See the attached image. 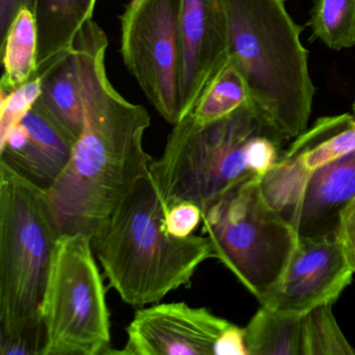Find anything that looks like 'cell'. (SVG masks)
I'll list each match as a JSON object with an SVG mask.
<instances>
[{"instance_id":"cell-2","label":"cell","mask_w":355,"mask_h":355,"mask_svg":"<svg viewBox=\"0 0 355 355\" xmlns=\"http://www.w3.org/2000/svg\"><path fill=\"white\" fill-rule=\"evenodd\" d=\"M288 141L251 101L232 115L199 124L192 115L173 126L151 178L168 209L190 202L202 217L226 193L261 180Z\"/></svg>"},{"instance_id":"cell-14","label":"cell","mask_w":355,"mask_h":355,"mask_svg":"<svg viewBox=\"0 0 355 355\" xmlns=\"http://www.w3.org/2000/svg\"><path fill=\"white\" fill-rule=\"evenodd\" d=\"M355 196V150L317 170L284 218L300 238L336 236L340 211Z\"/></svg>"},{"instance_id":"cell-7","label":"cell","mask_w":355,"mask_h":355,"mask_svg":"<svg viewBox=\"0 0 355 355\" xmlns=\"http://www.w3.org/2000/svg\"><path fill=\"white\" fill-rule=\"evenodd\" d=\"M41 317L43 355L111 354L109 306L89 234H60Z\"/></svg>"},{"instance_id":"cell-23","label":"cell","mask_w":355,"mask_h":355,"mask_svg":"<svg viewBox=\"0 0 355 355\" xmlns=\"http://www.w3.org/2000/svg\"><path fill=\"white\" fill-rule=\"evenodd\" d=\"M202 220V211L197 205L180 202L168 209L165 216V227L172 236L178 238L191 236Z\"/></svg>"},{"instance_id":"cell-6","label":"cell","mask_w":355,"mask_h":355,"mask_svg":"<svg viewBox=\"0 0 355 355\" xmlns=\"http://www.w3.org/2000/svg\"><path fill=\"white\" fill-rule=\"evenodd\" d=\"M202 223L215 259L261 303L279 282L298 241L290 222L268 200L261 180L226 193Z\"/></svg>"},{"instance_id":"cell-16","label":"cell","mask_w":355,"mask_h":355,"mask_svg":"<svg viewBox=\"0 0 355 355\" xmlns=\"http://www.w3.org/2000/svg\"><path fill=\"white\" fill-rule=\"evenodd\" d=\"M97 0H33L38 28V68L73 49L76 37L93 19Z\"/></svg>"},{"instance_id":"cell-1","label":"cell","mask_w":355,"mask_h":355,"mask_svg":"<svg viewBox=\"0 0 355 355\" xmlns=\"http://www.w3.org/2000/svg\"><path fill=\"white\" fill-rule=\"evenodd\" d=\"M109 40L91 19L80 31L73 49L82 83L84 125L71 159L47 191L62 234L92 236L98 226L150 178L153 159L144 148L150 115L124 98L105 68Z\"/></svg>"},{"instance_id":"cell-25","label":"cell","mask_w":355,"mask_h":355,"mask_svg":"<svg viewBox=\"0 0 355 355\" xmlns=\"http://www.w3.org/2000/svg\"><path fill=\"white\" fill-rule=\"evenodd\" d=\"M33 0H0V37L1 41L9 31L10 26L18 12L24 7L32 9Z\"/></svg>"},{"instance_id":"cell-3","label":"cell","mask_w":355,"mask_h":355,"mask_svg":"<svg viewBox=\"0 0 355 355\" xmlns=\"http://www.w3.org/2000/svg\"><path fill=\"white\" fill-rule=\"evenodd\" d=\"M167 211L150 176L91 236L110 286L130 306H148L189 288L199 266L215 259L207 236L170 234L165 227Z\"/></svg>"},{"instance_id":"cell-12","label":"cell","mask_w":355,"mask_h":355,"mask_svg":"<svg viewBox=\"0 0 355 355\" xmlns=\"http://www.w3.org/2000/svg\"><path fill=\"white\" fill-rule=\"evenodd\" d=\"M355 150V112L319 118L294 139L261 180L272 207L286 215L317 170Z\"/></svg>"},{"instance_id":"cell-18","label":"cell","mask_w":355,"mask_h":355,"mask_svg":"<svg viewBox=\"0 0 355 355\" xmlns=\"http://www.w3.org/2000/svg\"><path fill=\"white\" fill-rule=\"evenodd\" d=\"M302 315L261 305L244 328L248 355H301Z\"/></svg>"},{"instance_id":"cell-9","label":"cell","mask_w":355,"mask_h":355,"mask_svg":"<svg viewBox=\"0 0 355 355\" xmlns=\"http://www.w3.org/2000/svg\"><path fill=\"white\" fill-rule=\"evenodd\" d=\"M234 324L207 307L186 302L140 307L126 328V355H216L218 345Z\"/></svg>"},{"instance_id":"cell-19","label":"cell","mask_w":355,"mask_h":355,"mask_svg":"<svg viewBox=\"0 0 355 355\" xmlns=\"http://www.w3.org/2000/svg\"><path fill=\"white\" fill-rule=\"evenodd\" d=\"M250 101L248 85L240 68L230 59L201 96L192 117L199 124L223 119Z\"/></svg>"},{"instance_id":"cell-13","label":"cell","mask_w":355,"mask_h":355,"mask_svg":"<svg viewBox=\"0 0 355 355\" xmlns=\"http://www.w3.org/2000/svg\"><path fill=\"white\" fill-rule=\"evenodd\" d=\"M74 143L38 101L0 139V163L47 192L67 167Z\"/></svg>"},{"instance_id":"cell-5","label":"cell","mask_w":355,"mask_h":355,"mask_svg":"<svg viewBox=\"0 0 355 355\" xmlns=\"http://www.w3.org/2000/svg\"><path fill=\"white\" fill-rule=\"evenodd\" d=\"M230 59L248 85L250 101L288 140L307 130L315 89L303 28L286 0H222Z\"/></svg>"},{"instance_id":"cell-17","label":"cell","mask_w":355,"mask_h":355,"mask_svg":"<svg viewBox=\"0 0 355 355\" xmlns=\"http://www.w3.org/2000/svg\"><path fill=\"white\" fill-rule=\"evenodd\" d=\"M3 73L0 91L11 92L38 71V28L32 9L22 8L1 41Z\"/></svg>"},{"instance_id":"cell-26","label":"cell","mask_w":355,"mask_h":355,"mask_svg":"<svg viewBox=\"0 0 355 355\" xmlns=\"http://www.w3.org/2000/svg\"><path fill=\"white\" fill-rule=\"evenodd\" d=\"M353 112H355V101L354 103H353Z\"/></svg>"},{"instance_id":"cell-10","label":"cell","mask_w":355,"mask_h":355,"mask_svg":"<svg viewBox=\"0 0 355 355\" xmlns=\"http://www.w3.org/2000/svg\"><path fill=\"white\" fill-rule=\"evenodd\" d=\"M353 274L336 234L298 236L282 278L261 304L282 313L304 315L319 305L336 302L352 282Z\"/></svg>"},{"instance_id":"cell-24","label":"cell","mask_w":355,"mask_h":355,"mask_svg":"<svg viewBox=\"0 0 355 355\" xmlns=\"http://www.w3.org/2000/svg\"><path fill=\"white\" fill-rule=\"evenodd\" d=\"M336 236L342 244L347 261L355 273V196L340 211Z\"/></svg>"},{"instance_id":"cell-15","label":"cell","mask_w":355,"mask_h":355,"mask_svg":"<svg viewBox=\"0 0 355 355\" xmlns=\"http://www.w3.org/2000/svg\"><path fill=\"white\" fill-rule=\"evenodd\" d=\"M42 103L49 115L78 140L84 125L82 83L76 51H66L38 68Z\"/></svg>"},{"instance_id":"cell-21","label":"cell","mask_w":355,"mask_h":355,"mask_svg":"<svg viewBox=\"0 0 355 355\" xmlns=\"http://www.w3.org/2000/svg\"><path fill=\"white\" fill-rule=\"evenodd\" d=\"M332 304L319 305L302 315L301 355L355 354L334 318Z\"/></svg>"},{"instance_id":"cell-4","label":"cell","mask_w":355,"mask_h":355,"mask_svg":"<svg viewBox=\"0 0 355 355\" xmlns=\"http://www.w3.org/2000/svg\"><path fill=\"white\" fill-rule=\"evenodd\" d=\"M46 191L0 163V354L43 355V297L61 234Z\"/></svg>"},{"instance_id":"cell-22","label":"cell","mask_w":355,"mask_h":355,"mask_svg":"<svg viewBox=\"0 0 355 355\" xmlns=\"http://www.w3.org/2000/svg\"><path fill=\"white\" fill-rule=\"evenodd\" d=\"M41 96V74L11 92L0 91V139L22 121Z\"/></svg>"},{"instance_id":"cell-8","label":"cell","mask_w":355,"mask_h":355,"mask_svg":"<svg viewBox=\"0 0 355 355\" xmlns=\"http://www.w3.org/2000/svg\"><path fill=\"white\" fill-rule=\"evenodd\" d=\"M182 0H130L120 15V53L149 103L172 126L180 122Z\"/></svg>"},{"instance_id":"cell-20","label":"cell","mask_w":355,"mask_h":355,"mask_svg":"<svg viewBox=\"0 0 355 355\" xmlns=\"http://www.w3.org/2000/svg\"><path fill=\"white\" fill-rule=\"evenodd\" d=\"M307 26L332 51L355 45V0H313Z\"/></svg>"},{"instance_id":"cell-11","label":"cell","mask_w":355,"mask_h":355,"mask_svg":"<svg viewBox=\"0 0 355 355\" xmlns=\"http://www.w3.org/2000/svg\"><path fill=\"white\" fill-rule=\"evenodd\" d=\"M180 121L230 59L222 0H182L180 13Z\"/></svg>"}]
</instances>
